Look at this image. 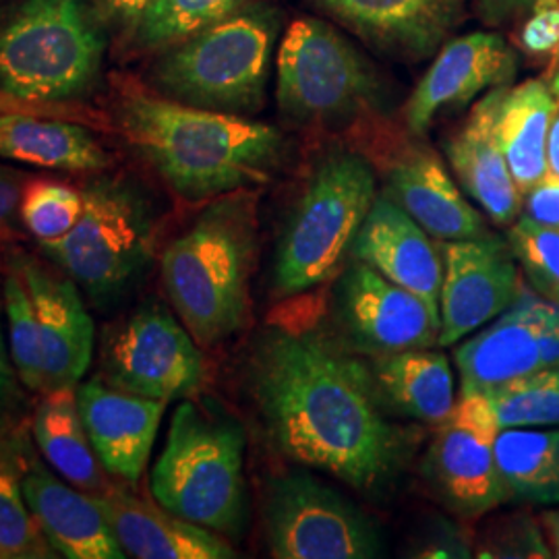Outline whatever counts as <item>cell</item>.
<instances>
[{"label":"cell","instance_id":"1","mask_svg":"<svg viewBox=\"0 0 559 559\" xmlns=\"http://www.w3.org/2000/svg\"><path fill=\"white\" fill-rule=\"evenodd\" d=\"M249 388L267 440L362 493L380 491L411 454L390 420L371 367L338 338L282 313L255 340Z\"/></svg>","mask_w":559,"mask_h":559},{"label":"cell","instance_id":"2","mask_svg":"<svg viewBox=\"0 0 559 559\" xmlns=\"http://www.w3.org/2000/svg\"><path fill=\"white\" fill-rule=\"evenodd\" d=\"M112 120L129 150L193 203L260 189L286 154V140L272 124L168 100L138 83L120 85Z\"/></svg>","mask_w":559,"mask_h":559},{"label":"cell","instance_id":"3","mask_svg":"<svg viewBox=\"0 0 559 559\" xmlns=\"http://www.w3.org/2000/svg\"><path fill=\"white\" fill-rule=\"evenodd\" d=\"M260 189L207 201L162 253L164 290L201 346L240 332L251 307V276L260 242Z\"/></svg>","mask_w":559,"mask_h":559},{"label":"cell","instance_id":"4","mask_svg":"<svg viewBox=\"0 0 559 559\" xmlns=\"http://www.w3.org/2000/svg\"><path fill=\"white\" fill-rule=\"evenodd\" d=\"M280 29L278 9L255 0L154 55L150 90L203 110L253 117L265 106Z\"/></svg>","mask_w":559,"mask_h":559},{"label":"cell","instance_id":"5","mask_svg":"<svg viewBox=\"0 0 559 559\" xmlns=\"http://www.w3.org/2000/svg\"><path fill=\"white\" fill-rule=\"evenodd\" d=\"M100 0H23L0 20V92L78 104L102 81L108 20Z\"/></svg>","mask_w":559,"mask_h":559},{"label":"cell","instance_id":"6","mask_svg":"<svg viewBox=\"0 0 559 559\" xmlns=\"http://www.w3.org/2000/svg\"><path fill=\"white\" fill-rule=\"evenodd\" d=\"M245 448V429L233 415L182 400L152 468L154 500L218 535H239L247 512Z\"/></svg>","mask_w":559,"mask_h":559},{"label":"cell","instance_id":"7","mask_svg":"<svg viewBox=\"0 0 559 559\" xmlns=\"http://www.w3.org/2000/svg\"><path fill=\"white\" fill-rule=\"evenodd\" d=\"M378 198L373 164L334 147L313 166L280 235L274 290L297 297L334 278Z\"/></svg>","mask_w":559,"mask_h":559},{"label":"cell","instance_id":"8","mask_svg":"<svg viewBox=\"0 0 559 559\" xmlns=\"http://www.w3.org/2000/svg\"><path fill=\"white\" fill-rule=\"evenodd\" d=\"M81 195L75 228L62 239L40 242V249L96 305H110L154 258V205L138 180L106 170L87 180Z\"/></svg>","mask_w":559,"mask_h":559},{"label":"cell","instance_id":"9","mask_svg":"<svg viewBox=\"0 0 559 559\" xmlns=\"http://www.w3.org/2000/svg\"><path fill=\"white\" fill-rule=\"evenodd\" d=\"M276 69L280 112L295 124L336 127L380 100L371 62L325 21H293L280 41Z\"/></svg>","mask_w":559,"mask_h":559},{"label":"cell","instance_id":"10","mask_svg":"<svg viewBox=\"0 0 559 559\" xmlns=\"http://www.w3.org/2000/svg\"><path fill=\"white\" fill-rule=\"evenodd\" d=\"M265 540L272 558L371 559L383 556L371 519L311 473H290L270 483Z\"/></svg>","mask_w":559,"mask_h":559},{"label":"cell","instance_id":"11","mask_svg":"<svg viewBox=\"0 0 559 559\" xmlns=\"http://www.w3.org/2000/svg\"><path fill=\"white\" fill-rule=\"evenodd\" d=\"M104 378L124 392L173 402L205 383L200 342L160 305H145L112 328L102 346Z\"/></svg>","mask_w":559,"mask_h":559},{"label":"cell","instance_id":"12","mask_svg":"<svg viewBox=\"0 0 559 559\" xmlns=\"http://www.w3.org/2000/svg\"><path fill=\"white\" fill-rule=\"evenodd\" d=\"M423 475L452 512L477 519L510 500L496 460L501 431L491 400L485 392H460L450 417L438 425Z\"/></svg>","mask_w":559,"mask_h":559},{"label":"cell","instance_id":"13","mask_svg":"<svg viewBox=\"0 0 559 559\" xmlns=\"http://www.w3.org/2000/svg\"><path fill=\"white\" fill-rule=\"evenodd\" d=\"M332 313L340 342L355 355L380 357L440 344V313L365 261L344 267Z\"/></svg>","mask_w":559,"mask_h":559},{"label":"cell","instance_id":"14","mask_svg":"<svg viewBox=\"0 0 559 559\" xmlns=\"http://www.w3.org/2000/svg\"><path fill=\"white\" fill-rule=\"evenodd\" d=\"M440 346H450L510 309L522 290L516 258L493 235L443 240Z\"/></svg>","mask_w":559,"mask_h":559},{"label":"cell","instance_id":"15","mask_svg":"<svg viewBox=\"0 0 559 559\" xmlns=\"http://www.w3.org/2000/svg\"><path fill=\"white\" fill-rule=\"evenodd\" d=\"M516 73V55L496 34H468L443 44L440 55L406 102L404 119L423 135L448 108H462L479 94L508 85Z\"/></svg>","mask_w":559,"mask_h":559},{"label":"cell","instance_id":"16","mask_svg":"<svg viewBox=\"0 0 559 559\" xmlns=\"http://www.w3.org/2000/svg\"><path fill=\"white\" fill-rule=\"evenodd\" d=\"M27 282L40 325L44 392L78 388L94 357V321L81 299L80 286L62 272L34 258H13ZM41 392V394H44Z\"/></svg>","mask_w":559,"mask_h":559},{"label":"cell","instance_id":"17","mask_svg":"<svg viewBox=\"0 0 559 559\" xmlns=\"http://www.w3.org/2000/svg\"><path fill=\"white\" fill-rule=\"evenodd\" d=\"M78 404L102 468L135 485L147 466L168 402L90 380L78 388Z\"/></svg>","mask_w":559,"mask_h":559},{"label":"cell","instance_id":"18","mask_svg":"<svg viewBox=\"0 0 559 559\" xmlns=\"http://www.w3.org/2000/svg\"><path fill=\"white\" fill-rule=\"evenodd\" d=\"M23 452V496L60 558H127L94 493L64 483L38 456Z\"/></svg>","mask_w":559,"mask_h":559},{"label":"cell","instance_id":"19","mask_svg":"<svg viewBox=\"0 0 559 559\" xmlns=\"http://www.w3.org/2000/svg\"><path fill=\"white\" fill-rule=\"evenodd\" d=\"M549 309V300L522 286L510 309L456 348L460 392H489L543 369L540 332Z\"/></svg>","mask_w":559,"mask_h":559},{"label":"cell","instance_id":"20","mask_svg":"<svg viewBox=\"0 0 559 559\" xmlns=\"http://www.w3.org/2000/svg\"><path fill=\"white\" fill-rule=\"evenodd\" d=\"M350 253L440 313L441 249L385 191L373 201Z\"/></svg>","mask_w":559,"mask_h":559},{"label":"cell","instance_id":"21","mask_svg":"<svg viewBox=\"0 0 559 559\" xmlns=\"http://www.w3.org/2000/svg\"><path fill=\"white\" fill-rule=\"evenodd\" d=\"M385 193L438 240L489 237L487 224L450 179L440 158L423 147H404L388 162Z\"/></svg>","mask_w":559,"mask_h":559},{"label":"cell","instance_id":"22","mask_svg":"<svg viewBox=\"0 0 559 559\" xmlns=\"http://www.w3.org/2000/svg\"><path fill=\"white\" fill-rule=\"evenodd\" d=\"M94 500L115 531L120 549L135 559H230L235 549L222 535L180 519L156 501L122 487H106Z\"/></svg>","mask_w":559,"mask_h":559},{"label":"cell","instance_id":"23","mask_svg":"<svg viewBox=\"0 0 559 559\" xmlns=\"http://www.w3.org/2000/svg\"><path fill=\"white\" fill-rule=\"evenodd\" d=\"M383 52L425 59L456 25L464 0H316Z\"/></svg>","mask_w":559,"mask_h":559},{"label":"cell","instance_id":"24","mask_svg":"<svg viewBox=\"0 0 559 559\" xmlns=\"http://www.w3.org/2000/svg\"><path fill=\"white\" fill-rule=\"evenodd\" d=\"M508 87L489 90L448 145V158L462 189L479 203L489 221L501 226L514 224L522 212V191L498 138L501 98Z\"/></svg>","mask_w":559,"mask_h":559},{"label":"cell","instance_id":"25","mask_svg":"<svg viewBox=\"0 0 559 559\" xmlns=\"http://www.w3.org/2000/svg\"><path fill=\"white\" fill-rule=\"evenodd\" d=\"M0 158L46 170L96 175L112 164L85 122L32 112L0 115Z\"/></svg>","mask_w":559,"mask_h":559},{"label":"cell","instance_id":"26","mask_svg":"<svg viewBox=\"0 0 559 559\" xmlns=\"http://www.w3.org/2000/svg\"><path fill=\"white\" fill-rule=\"evenodd\" d=\"M371 373L385 406L411 419L441 425L450 417L454 373L450 360L431 348H413L371 357Z\"/></svg>","mask_w":559,"mask_h":559},{"label":"cell","instance_id":"27","mask_svg":"<svg viewBox=\"0 0 559 559\" xmlns=\"http://www.w3.org/2000/svg\"><path fill=\"white\" fill-rule=\"evenodd\" d=\"M558 112L549 78L508 87L501 98L498 138L522 195L547 175V140Z\"/></svg>","mask_w":559,"mask_h":559},{"label":"cell","instance_id":"28","mask_svg":"<svg viewBox=\"0 0 559 559\" xmlns=\"http://www.w3.org/2000/svg\"><path fill=\"white\" fill-rule=\"evenodd\" d=\"M34 440L55 473L87 493L106 489L104 468L85 431L78 404V388L44 392L34 420Z\"/></svg>","mask_w":559,"mask_h":559},{"label":"cell","instance_id":"29","mask_svg":"<svg viewBox=\"0 0 559 559\" xmlns=\"http://www.w3.org/2000/svg\"><path fill=\"white\" fill-rule=\"evenodd\" d=\"M496 460L510 500L558 506L559 427L501 429Z\"/></svg>","mask_w":559,"mask_h":559},{"label":"cell","instance_id":"30","mask_svg":"<svg viewBox=\"0 0 559 559\" xmlns=\"http://www.w3.org/2000/svg\"><path fill=\"white\" fill-rule=\"evenodd\" d=\"M251 2L255 0H150L140 20L122 34V50L131 57L158 55Z\"/></svg>","mask_w":559,"mask_h":559},{"label":"cell","instance_id":"31","mask_svg":"<svg viewBox=\"0 0 559 559\" xmlns=\"http://www.w3.org/2000/svg\"><path fill=\"white\" fill-rule=\"evenodd\" d=\"M20 438L0 440V559L57 558L23 496Z\"/></svg>","mask_w":559,"mask_h":559},{"label":"cell","instance_id":"32","mask_svg":"<svg viewBox=\"0 0 559 559\" xmlns=\"http://www.w3.org/2000/svg\"><path fill=\"white\" fill-rule=\"evenodd\" d=\"M2 305L7 318L9 350L21 383L32 392H44L40 325L29 286L11 261L2 282Z\"/></svg>","mask_w":559,"mask_h":559},{"label":"cell","instance_id":"33","mask_svg":"<svg viewBox=\"0 0 559 559\" xmlns=\"http://www.w3.org/2000/svg\"><path fill=\"white\" fill-rule=\"evenodd\" d=\"M485 394L501 429L559 427V365L543 367Z\"/></svg>","mask_w":559,"mask_h":559},{"label":"cell","instance_id":"34","mask_svg":"<svg viewBox=\"0 0 559 559\" xmlns=\"http://www.w3.org/2000/svg\"><path fill=\"white\" fill-rule=\"evenodd\" d=\"M508 245L519 261L528 288L540 299L559 302V230L540 226L520 214Z\"/></svg>","mask_w":559,"mask_h":559},{"label":"cell","instance_id":"35","mask_svg":"<svg viewBox=\"0 0 559 559\" xmlns=\"http://www.w3.org/2000/svg\"><path fill=\"white\" fill-rule=\"evenodd\" d=\"M81 212V191L55 180H38L25 187L20 216L38 242H52L75 228Z\"/></svg>","mask_w":559,"mask_h":559},{"label":"cell","instance_id":"36","mask_svg":"<svg viewBox=\"0 0 559 559\" xmlns=\"http://www.w3.org/2000/svg\"><path fill=\"white\" fill-rule=\"evenodd\" d=\"M491 551L487 558H551V547L539 533V528L528 520H512L501 524L496 535H491Z\"/></svg>","mask_w":559,"mask_h":559},{"label":"cell","instance_id":"37","mask_svg":"<svg viewBox=\"0 0 559 559\" xmlns=\"http://www.w3.org/2000/svg\"><path fill=\"white\" fill-rule=\"evenodd\" d=\"M520 44L531 57L559 59V0H535L524 23Z\"/></svg>","mask_w":559,"mask_h":559},{"label":"cell","instance_id":"38","mask_svg":"<svg viewBox=\"0 0 559 559\" xmlns=\"http://www.w3.org/2000/svg\"><path fill=\"white\" fill-rule=\"evenodd\" d=\"M522 216L559 230V177L547 175L522 195Z\"/></svg>","mask_w":559,"mask_h":559},{"label":"cell","instance_id":"39","mask_svg":"<svg viewBox=\"0 0 559 559\" xmlns=\"http://www.w3.org/2000/svg\"><path fill=\"white\" fill-rule=\"evenodd\" d=\"M4 112H32V115L81 120V122H92V124H96V120L100 122L94 112L81 108L78 104H36V102L20 100V98H13V96L0 92V115H4Z\"/></svg>","mask_w":559,"mask_h":559},{"label":"cell","instance_id":"40","mask_svg":"<svg viewBox=\"0 0 559 559\" xmlns=\"http://www.w3.org/2000/svg\"><path fill=\"white\" fill-rule=\"evenodd\" d=\"M23 193H25L23 175L0 164V230L7 228L20 214Z\"/></svg>","mask_w":559,"mask_h":559},{"label":"cell","instance_id":"41","mask_svg":"<svg viewBox=\"0 0 559 559\" xmlns=\"http://www.w3.org/2000/svg\"><path fill=\"white\" fill-rule=\"evenodd\" d=\"M17 371L11 359V350L7 346V340L2 334V320H0V425L2 420L11 415V411L15 408L17 399H20V390H17Z\"/></svg>","mask_w":559,"mask_h":559},{"label":"cell","instance_id":"42","mask_svg":"<svg viewBox=\"0 0 559 559\" xmlns=\"http://www.w3.org/2000/svg\"><path fill=\"white\" fill-rule=\"evenodd\" d=\"M100 2L106 15L117 23L120 34H124L133 27L135 21L140 20L150 0H100Z\"/></svg>","mask_w":559,"mask_h":559},{"label":"cell","instance_id":"43","mask_svg":"<svg viewBox=\"0 0 559 559\" xmlns=\"http://www.w3.org/2000/svg\"><path fill=\"white\" fill-rule=\"evenodd\" d=\"M540 359L543 367L559 365V302H551L549 316L540 332Z\"/></svg>","mask_w":559,"mask_h":559},{"label":"cell","instance_id":"44","mask_svg":"<svg viewBox=\"0 0 559 559\" xmlns=\"http://www.w3.org/2000/svg\"><path fill=\"white\" fill-rule=\"evenodd\" d=\"M531 2H535V0H480V7H483V13L487 21L498 23V21L508 20L520 9L528 7Z\"/></svg>","mask_w":559,"mask_h":559},{"label":"cell","instance_id":"45","mask_svg":"<svg viewBox=\"0 0 559 559\" xmlns=\"http://www.w3.org/2000/svg\"><path fill=\"white\" fill-rule=\"evenodd\" d=\"M540 526L545 531V539H547L549 547H551L554 558H559V510L545 512L540 516Z\"/></svg>","mask_w":559,"mask_h":559},{"label":"cell","instance_id":"46","mask_svg":"<svg viewBox=\"0 0 559 559\" xmlns=\"http://www.w3.org/2000/svg\"><path fill=\"white\" fill-rule=\"evenodd\" d=\"M547 170L559 177V112L551 122L547 140Z\"/></svg>","mask_w":559,"mask_h":559}]
</instances>
